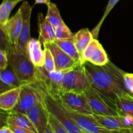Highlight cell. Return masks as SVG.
<instances>
[{
  "mask_svg": "<svg viewBox=\"0 0 133 133\" xmlns=\"http://www.w3.org/2000/svg\"><path fill=\"white\" fill-rule=\"evenodd\" d=\"M88 102L94 114L119 116L115 106L96 91L91 84L84 91Z\"/></svg>",
  "mask_w": 133,
  "mask_h": 133,
  "instance_id": "8",
  "label": "cell"
},
{
  "mask_svg": "<svg viewBox=\"0 0 133 133\" xmlns=\"http://www.w3.org/2000/svg\"><path fill=\"white\" fill-rule=\"evenodd\" d=\"M94 118L109 130H121L125 129L122 116H105L93 114Z\"/></svg>",
  "mask_w": 133,
  "mask_h": 133,
  "instance_id": "18",
  "label": "cell"
},
{
  "mask_svg": "<svg viewBox=\"0 0 133 133\" xmlns=\"http://www.w3.org/2000/svg\"><path fill=\"white\" fill-rule=\"evenodd\" d=\"M94 39L93 34L88 28L81 29L74 34V43L81 58L84 49Z\"/></svg>",
  "mask_w": 133,
  "mask_h": 133,
  "instance_id": "20",
  "label": "cell"
},
{
  "mask_svg": "<svg viewBox=\"0 0 133 133\" xmlns=\"http://www.w3.org/2000/svg\"><path fill=\"white\" fill-rule=\"evenodd\" d=\"M44 102L49 113L54 116L70 133H87L68 115L61 104L45 92Z\"/></svg>",
  "mask_w": 133,
  "mask_h": 133,
  "instance_id": "5",
  "label": "cell"
},
{
  "mask_svg": "<svg viewBox=\"0 0 133 133\" xmlns=\"http://www.w3.org/2000/svg\"><path fill=\"white\" fill-rule=\"evenodd\" d=\"M49 125L51 127L53 133H70L51 113L49 115Z\"/></svg>",
  "mask_w": 133,
  "mask_h": 133,
  "instance_id": "31",
  "label": "cell"
},
{
  "mask_svg": "<svg viewBox=\"0 0 133 133\" xmlns=\"http://www.w3.org/2000/svg\"><path fill=\"white\" fill-rule=\"evenodd\" d=\"M25 0H3L0 5V26H4L8 23L10 14L16 5Z\"/></svg>",
  "mask_w": 133,
  "mask_h": 133,
  "instance_id": "23",
  "label": "cell"
},
{
  "mask_svg": "<svg viewBox=\"0 0 133 133\" xmlns=\"http://www.w3.org/2000/svg\"><path fill=\"white\" fill-rule=\"evenodd\" d=\"M0 133H13V132L9 126L4 125V126H1V129H0Z\"/></svg>",
  "mask_w": 133,
  "mask_h": 133,
  "instance_id": "36",
  "label": "cell"
},
{
  "mask_svg": "<svg viewBox=\"0 0 133 133\" xmlns=\"http://www.w3.org/2000/svg\"><path fill=\"white\" fill-rule=\"evenodd\" d=\"M100 44H101L97 39H94L90 43V44L84 49L83 55H82V61H83V64L87 62H89L90 61L97 50L98 49Z\"/></svg>",
  "mask_w": 133,
  "mask_h": 133,
  "instance_id": "26",
  "label": "cell"
},
{
  "mask_svg": "<svg viewBox=\"0 0 133 133\" xmlns=\"http://www.w3.org/2000/svg\"><path fill=\"white\" fill-rule=\"evenodd\" d=\"M55 29V40L68 39L72 38L74 35L64 22L61 23Z\"/></svg>",
  "mask_w": 133,
  "mask_h": 133,
  "instance_id": "29",
  "label": "cell"
},
{
  "mask_svg": "<svg viewBox=\"0 0 133 133\" xmlns=\"http://www.w3.org/2000/svg\"><path fill=\"white\" fill-rule=\"evenodd\" d=\"M50 0H35V5L36 4H45L48 6V5L51 3Z\"/></svg>",
  "mask_w": 133,
  "mask_h": 133,
  "instance_id": "37",
  "label": "cell"
},
{
  "mask_svg": "<svg viewBox=\"0 0 133 133\" xmlns=\"http://www.w3.org/2000/svg\"><path fill=\"white\" fill-rule=\"evenodd\" d=\"M84 66L91 86L114 106L118 97L131 93L125 85L124 76L126 72L111 61L103 66L87 62Z\"/></svg>",
  "mask_w": 133,
  "mask_h": 133,
  "instance_id": "1",
  "label": "cell"
},
{
  "mask_svg": "<svg viewBox=\"0 0 133 133\" xmlns=\"http://www.w3.org/2000/svg\"><path fill=\"white\" fill-rule=\"evenodd\" d=\"M119 0H109V3H108L106 7V9H105V12H104V14L103 15L102 18H101V20L99 22V23H97V26L95 27V28H94V29L92 30V33L93 34V36L94 39H97V37H98L99 33V30L101 29V26H102L103 23L105 21V18H107V16H108V14L110 13V11L112 10V9L118 3V2Z\"/></svg>",
  "mask_w": 133,
  "mask_h": 133,
  "instance_id": "28",
  "label": "cell"
},
{
  "mask_svg": "<svg viewBox=\"0 0 133 133\" xmlns=\"http://www.w3.org/2000/svg\"><path fill=\"white\" fill-rule=\"evenodd\" d=\"M115 107L119 116L129 115L133 117V95L126 93L117 99Z\"/></svg>",
  "mask_w": 133,
  "mask_h": 133,
  "instance_id": "21",
  "label": "cell"
},
{
  "mask_svg": "<svg viewBox=\"0 0 133 133\" xmlns=\"http://www.w3.org/2000/svg\"><path fill=\"white\" fill-rule=\"evenodd\" d=\"M44 133H53V131L51 129V127L50 126V125H48V127L46 128V129H45Z\"/></svg>",
  "mask_w": 133,
  "mask_h": 133,
  "instance_id": "39",
  "label": "cell"
},
{
  "mask_svg": "<svg viewBox=\"0 0 133 133\" xmlns=\"http://www.w3.org/2000/svg\"><path fill=\"white\" fill-rule=\"evenodd\" d=\"M9 64L22 84L36 83L37 68L32 63L27 54L16 48L9 53Z\"/></svg>",
  "mask_w": 133,
  "mask_h": 133,
  "instance_id": "2",
  "label": "cell"
},
{
  "mask_svg": "<svg viewBox=\"0 0 133 133\" xmlns=\"http://www.w3.org/2000/svg\"><path fill=\"white\" fill-rule=\"evenodd\" d=\"M1 80V93L8 91L22 86V83L18 78L11 68L0 71Z\"/></svg>",
  "mask_w": 133,
  "mask_h": 133,
  "instance_id": "19",
  "label": "cell"
},
{
  "mask_svg": "<svg viewBox=\"0 0 133 133\" xmlns=\"http://www.w3.org/2000/svg\"><path fill=\"white\" fill-rule=\"evenodd\" d=\"M57 100L68 112L84 115L94 114L84 93H64Z\"/></svg>",
  "mask_w": 133,
  "mask_h": 133,
  "instance_id": "7",
  "label": "cell"
},
{
  "mask_svg": "<svg viewBox=\"0 0 133 133\" xmlns=\"http://www.w3.org/2000/svg\"><path fill=\"white\" fill-rule=\"evenodd\" d=\"M43 46L48 47L51 52L55 62L56 70L67 71L81 65L65 53L55 43H48Z\"/></svg>",
  "mask_w": 133,
  "mask_h": 133,
  "instance_id": "11",
  "label": "cell"
},
{
  "mask_svg": "<svg viewBox=\"0 0 133 133\" xmlns=\"http://www.w3.org/2000/svg\"><path fill=\"white\" fill-rule=\"evenodd\" d=\"M9 127H10V129L12 130V132L14 133H36L31 131V130H28V129H26L22 127H18V126H10Z\"/></svg>",
  "mask_w": 133,
  "mask_h": 133,
  "instance_id": "35",
  "label": "cell"
},
{
  "mask_svg": "<svg viewBox=\"0 0 133 133\" xmlns=\"http://www.w3.org/2000/svg\"><path fill=\"white\" fill-rule=\"evenodd\" d=\"M45 91L37 83L23 84L19 101L11 112L27 114V112L44 100Z\"/></svg>",
  "mask_w": 133,
  "mask_h": 133,
  "instance_id": "4",
  "label": "cell"
},
{
  "mask_svg": "<svg viewBox=\"0 0 133 133\" xmlns=\"http://www.w3.org/2000/svg\"><path fill=\"white\" fill-rule=\"evenodd\" d=\"M90 85V83L87 77L84 65H79L65 73L62 93L67 92L84 93V91Z\"/></svg>",
  "mask_w": 133,
  "mask_h": 133,
  "instance_id": "6",
  "label": "cell"
},
{
  "mask_svg": "<svg viewBox=\"0 0 133 133\" xmlns=\"http://www.w3.org/2000/svg\"><path fill=\"white\" fill-rule=\"evenodd\" d=\"M49 115L44 100L34 106L27 113V116L36 128L38 133H44L49 125Z\"/></svg>",
  "mask_w": 133,
  "mask_h": 133,
  "instance_id": "10",
  "label": "cell"
},
{
  "mask_svg": "<svg viewBox=\"0 0 133 133\" xmlns=\"http://www.w3.org/2000/svg\"><path fill=\"white\" fill-rule=\"evenodd\" d=\"M13 133H14V132H13Z\"/></svg>",
  "mask_w": 133,
  "mask_h": 133,
  "instance_id": "41",
  "label": "cell"
},
{
  "mask_svg": "<svg viewBox=\"0 0 133 133\" xmlns=\"http://www.w3.org/2000/svg\"><path fill=\"white\" fill-rule=\"evenodd\" d=\"M22 26V15L20 9H18L13 16L9 19V22L5 26H0L5 29L6 32L10 37L15 48L18 44V39L20 35Z\"/></svg>",
  "mask_w": 133,
  "mask_h": 133,
  "instance_id": "16",
  "label": "cell"
},
{
  "mask_svg": "<svg viewBox=\"0 0 133 133\" xmlns=\"http://www.w3.org/2000/svg\"><path fill=\"white\" fill-rule=\"evenodd\" d=\"M5 125L9 126H15L24 128V129L31 130L34 132L38 133L36 128L29 119L27 114L19 113V112H8L6 119H5Z\"/></svg>",
  "mask_w": 133,
  "mask_h": 133,
  "instance_id": "17",
  "label": "cell"
},
{
  "mask_svg": "<svg viewBox=\"0 0 133 133\" xmlns=\"http://www.w3.org/2000/svg\"><path fill=\"white\" fill-rule=\"evenodd\" d=\"M67 71L55 70L49 72L46 71L44 67L37 68L36 83L40 85L48 95L55 100H58L62 94L64 77Z\"/></svg>",
  "mask_w": 133,
  "mask_h": 133,
  "instance_id": "3",
  "label": "cell"
},
{
  "mask_svg": "<svg viewBox=\"0 0 133 133\" xmlns=\"http://www.w3.org/2000/svg\"><path fill=\"white\" fill-rule=\"evenodd\" d=\"M39 39L31 38L27 44V54L32 63L36 68L44 67L45 63V51L42 49Z\"/></svg>",
  "mask_w": 133,
  "mask_h": 133,
  "instance_id": "13",
  "label": "cell"
},
{
  "mask_svg": "<svg viewBox=\"0 0 133 133\" xmlns=\"http://www.w3.org/2000/svg\"><path fill=\"white\" fill-rule=\"evenodd\" d=\"M44 48L45 51V63H44V68L46 71L51 72L56 70L54 57L51 50L48 47L44 46Z\"/></svg>",
  "mask_w": 133,
  "mask_h": 133,
  "instance_id": "30",
  "label": "cell"
},
{
  "mask_svg": "<svg viewBox=\"0 0 133 133\" xmlns=\"http://www.w3.org/2000/svg\"><path fill=\"white\" fill-rule=\"evenodd\" d=\"M22 86L1 93L0 108L2 110L10 112L14 109L19 101Z\"/></svg>",
  "mask_w": 133,
  "mask_h": 133,
  "instance_id": "15",
  "label": "cell"
},
{
  "mask_svg": "<svg viewBox=\"0 0 133 133\" xmlns=\"http://www.w3.org/2000/svg\"><path fill=\"white\" fill-rule=\"evenodd\" d=\"M109 61L110 60H109L106 51L105 50L103 46L100 44L98 49L97 50L96 52L89 62L97 66H103L107 64Z\"/></svg>",
  "mask_w": 133,
  "mask_h": 133,
  "instance_id": "25",
  "label": "cell"
},
{
  "mask_svg": "<svg viewBox=\"0 0 133 133\" xmlns=\"http://www.w3.org/2000/svg\"><path fill=\"white\" fill-rule=\"evenodd\" d=\"M55 43L64 51L66 53H67L70 57H71L73 59L75 60L78 63L81 65H84L82 61V58L80 54L78 52L77 49L75 45L74 40V37L68 39L64 40H55Z\"/></svg>",
  "mask_w": 133,
  "mask_h": 133,
  "instance_id": "22",
  "label": "cell"
},
{
  "mask_svg": "<svg viewBox=\"0 0 133 133\" xmlns=\"http://www.w3.org/2000/svg\"><path fill=\"white\" fill-rule=\"evenodd\" d=\"M14 48L15 46L10 37L3 27H0V50L6 51L9 53Z\"/></svg>",
  "mask_w": 133,
  "mask_h": 133,
  "instance_id": "27",
  "label": "cell"
},
{
  "mask_svg": "<svg viewBox=\"0 0 133 133\" xmlns=\"http://www.w3.org/2000/svg\"><path fill=\"white\" fill-rule=\"evenodd\" d=\"M125 129H130L133 127V117L129 115L122 116Z\"/></svg>",
  "mask_w": 133,
  "mask_h": 133,
  "instance_id": "34",
  "label": "cell"
},
{
  "mask_svg": "<svg viewBox=\"0 0 133 133\" xmlns=\"http://www.w3.org/2000/svg\"><path fill=\"white\" fill-rule=\"evenodd\" d=\"M67 112V111H66ZM69 116L87 133H112L99 123L92 115H84L67 112Z\"/></svg>",
  "mask_w": 133,
  "mask_h": 133,
  "instance_id": "12",
  "label": "cell"
},
{
  "mask_svg": "<svg viewBox=\"0 0 133 133\" xmlns=\"http://www.w3.org/2000/svg\"><path fill=\"white\" fill-rule=\"evenodd\" d=\"M9 65V55L7 52L0 50V71L7 69Z\"/></svg>",
  "mask_w": 133,
  "mask_h": 133,
  "instance_id": "32",
  "label": "cell"
},
{
  "mask_svg": "<svg viewBox=\"0 0 133 133\" xmlns=\"http://www.w3.org/2000/svg\"><path fill=\"white\" fill-rule=\"evenodd\" d=\"M45 18L55 28L64 22L61 17L58 7L53 3H51L48 5V11Z\"/></svg>",
  "mask_w": 133,
  "mask_h": 133,
  "instance_id": "24",
  "label": "cell"
},
{
  "mask_svg": "<svg viewBox=\"0 0 133 133\" xmlns=\"http://www.w3.org/2000/svg\"><path fill=\"white\" fill-rule=\"evenodd\" d=\"M38 39L43 44L55 43V29L43 16L42 13L38 14Z\"/></svg>",
  "mask_w": 133,
  "mask_h": 133,
  "instance_id": "14",
  "label": "cell"
},
{
  "mask_svg": "<svg viewBox=\"0 0 133 133\" xmlns=\"http://www.w3.org/2000/svg\"><path fill=\"white\" fill-rule=\"evenodd\" d=\"M19 9L22 15V26L16 49L21 53L27 54V44L31 39L30 37V25L32 7L25 0L22 2Z\"/></svg>",
  "mask_w": 133,
  "mask_h": 133,
  "instance_id": "9",
  "label": "cell"
},
{
  "mask_svg": "<svg viewBox=\"0 0 133 133\" xmlns=\"http://www.w3.org/2000/svg\"><path fill=\"white\" fill-rule=\"evenodd\" d=\"M112 133H131V132L129 131L127 129H124V130H111Z\"/></svg>",
  "mask_w": 133,
  "mask_h": 133,
  "instance_id": "38",
  "label": "cell"
},
{
  "mask_svg": "<svg viewBox=\"0 0 133 133\" xmlns=\"http://www.w3.org/2000/svg\"><path fill=\"white\" fill-rule=\"evenodd\" d=\"M127 130H128L129 131L131 132V133H133V127L131 128V129H127Z\"/></svg>",
  "mask_w": 133,
  "mask_h": 133,
  "instance_id": "40",
  "label": "cell"
},
{
  "mask_svg": "<svg viewBox=\"0 0 133 133\" xmlns=\"http://www.w3.org/2000/svg\"><path fill=\"white\" fill-rule=\"evenodd\" d=\"M125 85L127 89L133 95V74L126 72L124 76Z\"/></svg>",
  "mask_w": 133,
  "mask_h": 133,
  "instance_id": "33",
  "label": "cell"
}]
</instances>
